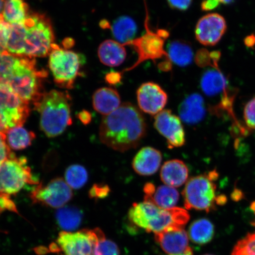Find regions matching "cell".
I'll return each instance as SVG.
<instances>
[{"mask_svg":"<svg viewBox=\"0 0 255 255\" xmlns=\"http://www.w3.org/2000/svg\"><path fill=\"white\" fill-rule=\"evenodd\" d=\"M143 115L132 104L126 103L104 116L100 128L102 142L114 150L125 152L136 147L146 134Z\"/></svg>","mask_w":255,"mask_h":255,"instance_id":"obj_1","label":"cell"},{"mask_svg":"<svg viewBox=\"0 0 255 255\" xmlns=\"http://www.w3.org/2000/svg\"><path fill=\"white\" fill-rule=\"evenodd\" d=\"M71 101L68 92L52 90L34 104L40 115V128L48 137L61 135L71 125Z\"/></svg>","mask_w":255,"mask_h":255,"instance_id":"obj_2","label":"cell"},{"mask_svg":"<svg viewBox=\"0 0 255 255\" xmlns=\"http://www.w3.org/2000/svg\"><path fill=\"white\" fill-rule=\"evenodd\" d=\"M128 218L137 227L155 234L173 226L184 227L189 221L190 215L185 209L175 207L163 209L144 201L133 204Z\"/></svg>","mask_w":255,"mask_h":255,"instance_id":"obj_3","label":"cell"},{"mask_svg":"<svg viewBox=\"0 0 255 255\" xmlns=\"http://www.w3.org/2000/svg\"><path fill=\"white\" fill-rule=\"evenodd\" d=\"M218 177V172L213 170L188 180L182 193L185 208L209 213L216 210L217 206L225 205L226 197L217 195L215 181Z\"/></svg>","mask_w":255,"mask_h":255,"instance_id":"obj_4","label":"cell"},{"mask_svg":"<svg viewBox=\"0 0 255 255\" xmlns=\"http://www.w3.org/2000/svg\"><path fill=\"white\" fill-rule=\"evenodd\" d=\"M47 73L36 68L34 57L20 56L7 88L21 100L33 104L39 100L42 92V80Z\"/></svg>","mask_w":255,"mask_h":255,"instance_id":"obj_5","label":"cell"},{"mask_svg":"<svg viewBox=\"0 0 255 255\" xmlns=\"http://www.w3.org/2000/svg\"><path fill=\"white\" fill-rule=\"evenodd\" d=\"M23 56L45 57L52 52L55 34L50 19L45 14L32 12L23 22Z\"/></svg>","mask_w":255,"mask_h":255,"instance_id":"obj_6","label":"cell"},{"mask_svg":"<svg viewBox=\"0 0 255 255\" xmlns=\"http://www.w3.org/2000/svg\"><path fill=\"white\" fill-rule=\"evenodd\" d=\"M85 57L81 54L61 49L54 44L49 57V68L56 84L65 89H72L76 79L81 75L82 66Z\"/></svg>","mask_w":255,"mask_h":255,"instance_id":"obj_7","label":"cell"},{"mask_svg":"<svg viewBox=\"0 0 255 255\" xmlns=\"http://www.w3.org/2000/svg\"><path fill=\"white\" fill-rule=\"evenodd\" d=\"M145 33L141 36L124 44V46L133 47L138 55V59L132 66L124 70L123 73L132 71L140 64L148 60L155 62L168 56L164 49V44L165 40L169 36L168 31L164 29H158L155 31L149 29L148 14L145 18Z\"/></svg>","mask_w":255,"mask_h":255,"instance_id":"obj_8","label":"cell"},{"mask_svg":"<svg viewBox=\"0 0 255 255\" xmlns=\"http://www.w3.org/2000/svg\"><path fill=\"white\" fill-rule=\"evenodd\" d=\"M34 179L27 159L13 154L0 165V193L10 196L23 189L27 184H39Z\"/></svg>","mask_w":255,"mask_h":255,"instance_id":"obj_9","label":"cell"},{"mask_svg":"<svg viewBox=\"0 0 255 255\" xmlns=\"http://www.w3.org/2000/svg\"><path fill=\"white\" fill-rule=\"evenodd\" d=\"M103 234L100 228L62 231L51 250L62 252L65 255H97L99 242Z\"/></svg>","mask_w":255,"mask_h":255,"instance_id":"obj_10","label":"cell"},{"mask_svg":"<svg viewBox=\"0 0 255 255\" xmlns=\"http://www.w3.org/2000/svg\"><path fill=\"white\" fill-rule=\"evenodd\" d=\"M29 104L8 88L0 87V132L23 126L29 116Z\"/></svg>","mask_w":255,"mask_h":255,"instance_id":"obj_11","label":"cell"},{"mask_svg":"<svg viewBox=\"0 0 255 255\" xmlns=\"http://www.w3.org/2000/svg\"><path fill=\"white\" fill-rule=\"evenodd\" d=\"M73 197L72 188L62 178H56L46 185L39 184L32 191L30 198L33 203L60 209Z\"/></svg>","mask_w":255,"mask_h":255,"instance_id":"obj_12","label":"cell"},{"mask_svg":"<svg viewBox=\"0 0 255 255\" xmlns=\"http://www.w3.org/2000/svg\"><path fill=\"white\" fill-rule=\"evenodd\" d=\"M154 126L160 134L167 140L169 148L181 147L186 142V135L179 117L171 111L163 110L156 115Z\"/></svg>","mask_w":255,"mask_h":255,"instance_id":"obj_13","label":"cell"},{"mask_svg":"<svg viewBox=\"0 0 255 255\" xmlns=\"http://www.w3.org/2000/svg\"><path fill=\"white\" fill-rule=\"evenodd\" d=\"M227 30L225 18L218 13L203 16L197 22L195 36L204 46H213L218 44Z\"/></svg>","mask_w":255,"mask_h":255,"instance_id":"obj_14","label":"cell"},{"mask_svg":"<svg viewBox=\"0 0 255 255\" xmlns=\"http://www.w3.org/2000/svg\"><path fill=\"white\" fill-rule=\"evenodd\" d=\"M137 101L143 113L156 116L163 110L168 101V95L156 83H143L136 92Z\"/></svg>","mask_w":255,"mask_h":255,"instance_id":"obj_15","label":"cell"},{"mask_svg":"<svg viewBox=\"0 0 255 255\" xmlns=\"http://www.w3.org/2000/svg\"><path fill=\"white\" fill-rule=\"evenodd\" d=\"M156 242L169 255L184 253L189 248V235L183 226H173L155 234Z\"/></svg>","mask_w":255,"mask_h":255,"instance_id":"obj_16","label":"cell"},{"mask_svg":"<svg viewBox=\"0 0 255 255\" xmlns=\"http://www.w3.org/2000/svg\"><path fill=\"white\" fill-rule=\"evenodd\" d=\"M161 161L160 151L150 146H146L140 149L133 158L132 168L137 174L148 176L158 170Z\"/></svg>","mask_w":255,"mask_h":255,"instance_id":"obj_17","label":"cell"},{"mask_svg":"<svg viewBox=\"0 0 255 255\" xmlns=\"http://www.w3.org/2000/svg\"><path fill=\"white\" fill-rule=\"evenodd\" d=\"M206 112L205 100L198 94L188 96L178 109L180 119L189 125H196L200 123L205 118Z\"/></svg>","mask_w":255,"mask_h":255,"instance_id":"obj_18","label":"cell"},{"mask_svg":"<svg viewBox=\"0 0 255 255\" xmlns=\"http://www.w3.org/2000/svg\"><path fill=\"white\" fill-rule=\"evenodd\" d=\"M189 177V168L180 159H172L165 162L162 165L160 178L167 186L179 187L186 183Z\"/></svg>","mask_w":255,"mask_h":255,"instance_id":"obj_19","label":"cell"},{"mask_svg":"<svg viewBox=\"0 0 255 255\" xmlns=\"http://www.w3.org/2000/svg\"><path fill=\"white\" fill-rule=\"evenodd\" d=\"M92 103L95 111L105 116L113 113L121 105L120 95L116 89L102 88L98 89L93 95Z\"/></svg>","mask_w":255,"mask_h":255,"instance_id":"obj_20","label":"cell"},{"mask_svg":"<svg viewBox=\"0 0 255 255\" xmlns=\"http://www.w3.org/2000/svg\"><path fill=\"white\" fill-rule=\"evenodd\" d=\"M98 57L101 63L110 67H117L123 64L127 57L125 46L119 41L107 40L99 47Z\"/></svg>","mask_w":255,"mask_h":255,"instance_id":"obj_21","label":"cell"},{"mask_svg":"<svg viewBox=\"0 0 255 255\" xmlns=\"http://www.w3.org/2000/svg\"><path fill=\"white\" fill-rule=\"evenodd\" d=\"M228 80L219 69H209L203 73L200 87L208 97H216L228 90Z\"/></svg>","mask_w":255,"mask_h":255,"instance_id":"obj_22","label":"cell"},{"mask_svg":"<svg viewBox=\"0 0 255 255\" xmlns=\"http://www.w3.org/2000/svg\"><path fill=\"white\" fill-rule=\"evenodd\" d=\"M180 199V194L174 187L167 186L155 188L151 195L144 196V201L154 204L159 208L170 209L176 206Z\"/></svg>","mask_w":255,"mask_h":255,"instance_id":"obj_23","label":"cell"},{"mask_svg":"<svg viewBox=\"0 0 255 255\" xmlns=\"http://www.w3.org/2000/svg\"><path fill=\"white\" fill-rule=\"evenodd\" d=\"M167 53L168 59L178 66H189L194 59L192 47L183 40L172 41L168 44Z\"/></svg>","mask_w":255,"mask_h":255,"instance_id":"obj_24","label":"cell"},{"mask_svg":"<svg viewBox=\"0 0 255 255\" xmlns=\"http://www.w3.org/2000/svg\"><path fill=\"white\" fill-rule=\"evenodd\" d=\"M110 29L116 41L124 45L134 39L137 25L132 18L124 15L114 21L111 25Z\"/></svg>","mask_w":255,"mask_h":255,"instance_id":"obj_25","label":"cell"},{"mask_svg":"<svg viewBox=\"0 0 255 255\" xmlns=\"http://www.w3.org/2000/svg\"><path fill=\"white\" fill-rule=\"evenodd\" d=\"M215 232V226L209 220L200 219L191 223L188 235L194 244L203 245L212 240Z\"/></svg>","mask_w":255,"mask_h":255,"instance_id":"obj_26","label":"cell"},{"mask_svg":"<svg viewBox=\"0 0 255 255\" xmlns=\"http://www.w3.org/2000/svg\"><path fill=\"white\" fill-rule=\"evenodd\" d=\"M2 14L8 24H20L29 15V8L24 0H5Z\"/></svg>","mask_w":255,"mask_h":255,"instance_id":"obj_27","label":"cell"},{"mask_svg":"<svg viewBox=\"0 0 255 255\" xmlns=\"http://www.w3.org/2000/svg\"><path fill=\"white\" fill-rule=\"evenodd\" d=\"M56 218L60 228L66 232H71L81 225L83 215L76 207L63 206L57 210Z\"/></svg>","mask_w":255,"mask_h":255,"instance_id":"obj_28","label":"cell"},{"mask_svg":"<svg viewBox=\"0 0 255 255\" xmlns=\"http://www.w3.org/2000/svg\"><path fill=\"white\" fill-rule=\"evenodd\" d=\"M5 135L9 147L14 150H21L27 148L36 138L33 132L27 130L22 126L9 129Z\"/></svg>","mask_w":255,"mask_h":255,"instance_id":"obj_29","label":"cell"},{"mask_svg":"<svg viewBox=\"0 0 255 255\" xmlns=\"http://www.w3.org/2000/svg\"><path fill=\"white\" fill-rule=\"evenodd\" d=\"M20 56L8 52L0 54V87L7 88Z\"/></svg>","mask_w":255,"mask_h":255,"instance_id":"obj_30","label":"cell"},{"mask_svg":"<svg viewBox=\"0 0 255 255\" xmlns=\"http://www.w3.org/2000/svg\"><path fill=\"white\" fill-rule=\"evenodd\" d=\"M65 178L66 183L72 189H79L87 183L88 173L82 165H73L67 168Z\"/></svg>","mask_w":255,"mask_h":255,"instance_id":"obj_31","label":"cell"},{"mask_svg":"<svg viewBox=\"0 0 255 255\" xmlns=\"http://www.w3.org/2000/svg\"><path fill=\"white\" fill-rule=\"evenodd\" d=\"M221 57V53L219 51L209 52L205 49H202L196 54L194 61L200 68L212 66L214 69H219L218 63Z\"/></svg>","mask_w":255,"mask_h":255,"instance_id":"obj_32","label":"cell"},{"mask_svg":"<svg viewBox=\"0 0 255 255\" xmlns=\"http://www.w3.org/2000/svg\"><path fill=\"white\" fill-rule=\"evenodd\" d=\"M231 255H255V233L248 234L238 241Z\"/></svg>","mask_w":255,"mask_h":255,"instance_id":"obj_33","label":"cell"},{"mask_svg":"<svg viewBox=\"0 0 255 255\" xmlns=\"http://www.w3.org/2000/svg\"><path fill=\"white\" fill-rule=\"evenodd\" d=\"M97 255H120V251L117 245L107 239L104 234L99 242Z\"/></svg>","mask_w":255,"mask_h":255,"instance_id":"obj_34","label":"cell"},{"mask_svg":"<svg viewBox=\"0 0 255 255\" xmlns=\"http://www.w3.org/2000/svg\"><path fill=\"white\" fill-rule=\"evenodd\" d=\"M11 24L4 20V17L0 14V54L7 52V44L10 33Z\"/></svg>","mask_w":255,"mask_h":255,"instance_id":"obj_35","label":"cell"},{"mask_svg":"<svg viewBox=\"0 0 255 255\" xmlns=\"http://www.w3.org/2000/svg\"><path fill=\"white\" fill-rule=\"evenodd\" d=\"M244 118L248 128L255 130V97L251 99L245 105Z\"/></svg>","mask_w":255,"mask_h":255,"instance_id":"obj_36","label":"cell"},{"mask_svg":"<svg viewBox=\"0 0 255 255\" xmlns=\"http://www.w3.org/2000/svg\"><path fill=\"white\" fill-rule=\"evenodd\" d=\"M110 188L107 184H96L89 191V196L92 199H104L109 195Z\"/></svg>","mask_w":255,"mask_h":255,"instance_id":"obj_37","label":"cell"},{"mask_svg":"<svg viewBox=\"0 0 255 255\" xmlns=\"http://www.w3.org/2000/svg\"><path fill=\"white\" fill-rule=\"evenodd\" d=\"M13 154L7 142L5 133L0 132V165Z\"/></svg>","mask_w":255,"mask_h":255,"instance_id":"obj_38","label":"cell"},{"mask_svg":"<svg viewBox=\"0 0 255 255\" xmlns=\"http://www.w3.org/2000/svg\"><path fill=\"white\" fill-rule=\"evenodd\" d=\"M4 210H9L14 213H18L17 207L14 202L9 195L0 193V213Z\"/></svg>","mask_w":255,"mask_h":255,"instance_id":"obj_39","label":"cell"},{"mask_svg":"<svg viewBox=\"0 0 255 255\" xmlns=\"http://www.w3.org/2000/svg\"><path fill=\"white\" fill-rule=\"evenodd\" d=\"M171 8L179 11H186L189 9L193 0H167Z\"/></svg>","mask_w":255,"mask_h":255,"instance_id":"obj_40","label":"cell"},{"mask_svg":"<svg viewBox=\"0 0 255 255\" xmlns=\"http://www.w3.org/2000/svg\"><path fill=\"white\" fill-rule=\"evenodd\" d=\"M122 72H111L105 76V81L110 85H119L123 79Z\"/></svg>","mask_w":255,"mask_h":255,"instance_id":"obj_41","label":"cell"},{"mask_svg":"<svg viewBox=\"0 0 255 255\" xmlns=\"http://www.w3.org/2000/svg\"><path fill=\"white\" fill-rule=\"evenodd\" d=\"M220 3L217 0H203L201 4L203 11H208L218 8Z\"/></svg>","mask_w":255,"mask_h":255,"instance_id":"obj_42","label":"cell"},{"mask_svg":"<svg viewBox=\"0 0 255 255\" xmlns=\"http://www.w3.org/2000/svg\"><path fill=\"white\" fill-rule=\"evenodd\" d=\"M171 63L170 60L168 59V57H165L163 61L159 63L158 67L159 69L161 70V71H170L172 68Z\"/></svg>","mask_w":255,"mask_h":255,"instance_id":"obj_43","label":"cell"},{"mask_svg":"<svg viewBox=\"0 0 255 255\" xmlns=\"http://www.w3.org/2000/svg\"><path fill=\"white\" fill-rule=\"evenodd\" d=\"M79 119L85 124H88L91 122L92 117L90 113L87 111H83L79 114Z\"/></svg>","mask_w":255,"mask_h":255,"instance_id":"obj_44","label":"cell"},{"mask_svg":"<svg viewBox=\"0 0 255 255\" xmlns=\"http://www.w3.org/2000/svg\"><path fill=\"white\" fill-rule=\"evenodd\" d=\"M245 43L248 47H253L255 44V35H251V36H248L245 39Z\"/></svg>","mask_w":255,"mask_h":255,"instance_id":"obj_45","label":"cell"},{"mask_svg":"<svg viewBox=\"0 0 255 255\" xmlns=\"http://www.w3.org/2000/svg\"><path fill=\"white\" fill-rule=\"evenodd\" d=\"M75 44L74 41L72 39H66L63 41V44L65 48H70Z\"/></svg>","mask_w":255,"mask_h":255,"instance_id":"obj_46","label":"cell"},{"mask_svg":"<svg viewBox=\"0 0 255 255\" xmlns=\"http://www.w3.org/2000/svg\"><path fill=\"white\" fill-rule=\"evenodd\" d=\"M193 255V250H191L190 247L187 249L186 251L184 253L177 255Z\"/></svg>","mask_w":255,"mask_h":255,"instance_id":"obj_47","label":"cell"},{"mask_svg":"<svg viewBox=\"0 0 255 255\" xmlns=\"http://www.w3.org/2000/svg\"><path fill=\"white\" fill-rule=\"evenodd\" d=\"M100 25L104 28H110L111 27V25H110L109 23H108V21L105 20L101 22Z\"/></svg>","mask_w":255,"mask_h":255,"instance_id":"obj_48","label":"cell"},{"mask_svg":"<svg viewBox=\"0 0 255 255\" xmlns=\"http://www.w3.org/2000/svg\"><path fill=\"white\" fill-rule=\"evenodd\" d=\"M217 1H218L220 4L222 3V4L227 5L232 4L235 0H217Z\"/></svg>","mask_w":255,"mask_h":255,"instance_id":"obj_49","label":"cell"},{"mask_svg":"<svg viewBox=\"0 0 255 255\" xmlns=\"http://www.w3.org/2000/svg\"><path fill=\"white\" fill-rule=\"evenodd\" d=\"M251 209L252 210H253V212L254 213V214L255 215V202L252 203L251 205ZM252 225H253L254 227L255 228V219L254 221L252 222Z\"/></svg>","mask_w":255,"mask_h":255,"instance_id":"obj_50","label":"cell"},{"mask_svg":"<svg viewBox=\"0 0 255 255\" xmlns=\"http://www.w3.org/2000/svg\"><path fill=\"white\" fill-rule=\"evenodd\" d=\"M5 0H0V14L2 13L3 8H4Z\"/></svg>","mask_w":255,"mask_h":255,"instance_id":"obj_51","label":"cell"},{"mask_svg":"<svg viewBox=\"0 0 255 255\" xmlns=\"http://www.w3.org/2000/svg\"><path fill=\"white\" fill-rule=\"evenodd\" d=\"M210 255V254H206V255Z\"/></svg>","mask_w":255,"mask_h":255,"instance_id":"obj_52","label":"cell"}]
</instances>
